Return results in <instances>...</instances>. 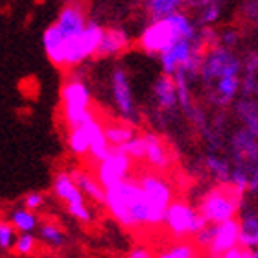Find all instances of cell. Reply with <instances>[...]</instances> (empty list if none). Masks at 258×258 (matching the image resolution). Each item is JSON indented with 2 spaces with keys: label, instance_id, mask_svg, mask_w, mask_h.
Returning <instances> with one entry per match:
<instances>
[{
  "label": "cell",
  "instance_id": "22",
  "mask_svg": "<svg viewBox=\"0 0 258 258\" xmlns=\"http://www.w3.org/2000/svg\"><path fill=\"white\" fill-rule=\"evenodd\" d=\"M85 124L69 129V135H67V146H69L70 153L76 157H87L89 155V150H91L89 133H87Z\"/></svg>",
  "mask_w": 258,
  "mask_h": 258
},
{
  "label": "cell",
  "instance_id": "6",
  "mask_svg": "<svg viewBox=\"0 0 258 258\" xmlns=\"http://www.w3.org/2000/svg\"><path fill=\"white\" fill-rule=\"evenodd\" d=\"M242 194L232 188H214L205 194L198 210L201 212L207 225H221L225 221L236 220Z\"/></svg>",
  "mask_w": 258,
  "mask_h": 258
},
{
  "label": "cell",
  "instance_id": "29",
  "mask_svg": "<svg viewBox=\"0 0 258 258\" xmlns=\"http://www.w3.org/2000/svg\"><path fill=\"white\" fill-rule=\"evenodd\" d=\"M120 150L124 151L125 155L129 159H133V161H142L146 159V142H144V137L140 135V137H135L131 142H127L125 146H122Z\"/></svg>",
  "mask_w": 258,
  "mask_h": 258
},
{
  "label": "cell",
  "instance_id": "16",
  "mask_svg": "<svg viewBox=\"0 0 258 258\" xmlns=\"http://www.w3.org/2000/svg\"><path fill=\"white\" fill-rule=\"evenodd\" d=\"M43 48L44 54L55 67H64V41L63 33L57 24H50L43 32Z\"/></svg>",
  "mask_w": 258,
  "mask_h": 258
},
{
  "label": "cell",
  "instance_id": "21",
  "mask_svg": "<svg viewBox=\"0 0 258 258\" xmlns=\"http://www.w3.org/2000/svg\"><path fill=\"white\" fill-rule=\"evenodd\" d=\"M10 223L15 227V231L19 232V234H33V231H37L39 227H41L37 214L26 210L24 207L11 210Z\"/></svg>",
  "mask_w": 258,
  "mask_h": 258
},
{
  "label": "cell",
  "instance_id": "14",
  "mask_svg": "<svg viewBox=\"0 0 258 258\" xmlns=\"http://www.w3.org/2000/svg\"><path fill=\"white\" fill-rule=\"evenodd\" d=\"M131 37L124 28H105L96 57H116L129 48Z\"/></svg>",
  "mask_w": 258,
  "mask_h": 258
},
{
  "label": "cell",
  "instance_id": "12",
  "mask_svg": "<svg viewBox=\"0 0 258 258\" xmlns=\"http://www.w3.org/2000/svg\"><path fill=\"white\" fill-rule=\"evenodd\" d=\"M238 245H240V223L238 220H231L221 225H216V236L209 253L220 258L221 254H225L227 251H231Z\"/></svg>",
  "mask_w": 258,
  "mask_h": 258
},
{
  "label": "cell",
  "instance_id": "35",
  "mask_svg": "<svg viewBox=\"0 0 258 258\" xmlns=\"http://www.w3.org/2000/svg\"><path fill=\"white\" fill-rule=\"evenodd\" d=\"M245 253H247V251L238 245V247L231 249V251H227L225 254H221L220 258H245Z\"/></svg>",
  "mask_w": 258,
  "mask_h": 258
},
{
  "label": "cell",
  "instance_id": "4",
  "mask_svg": "<svg viewBox=\"0 0 258 258\" xmlns=\"http://www.w3.org/2000/svg\"><path fill=\"white\" fill-rule=\"evenodd\" d=\"M61 103H63V116L69 129L83 125L94 113L91 111V89L80 78H69L61 87Z\"/></svg>",
  "mask_w": 258,
  "mask_h": 258
},
{
  "label": "cell",
  "instance_id": "31",
  "mask_svg": "<svg viewBox=\"0 0 258 258\" xmlns=\"http://www.w3.org/2000/svg\"><path fill=\"white\" fill-rule=\"evenodd\" d=\"M37 245V238L33 234H19V240L15 243V253L22 254V256H30L35 251Z\"/></svg>",
  "mask_w": 258,
  "mask_h": 258
},
{
  "label": "cell",
  "instance_id": "30",
  "mask_svg": "<svg viewBox=\"0 0 258 258\" xmlns=\"http://www.w3.org/2000/svg\"><path fill=\"white\" fill-rule=\"evenodd\" d=\"M207 166L210 168V172L214 173L218 179H221V181H229V183H231V168H229L227 161L218 159L216 155H209L207 157Z\"/></svg>",
  "mask_w": 258,
  "mask_h": 258
},
{
  "label": "cell",
  "instance_id": "25",
  "mask_svg": "<svg viewBox=\"0 0 258 258\" xmlns=\"http://www.w3.org/2000/svg\"><path fill=\"white\" fill-rule=\"evenodd\" d=\"M39 238L44 245L52 249H61L64 245V232L55 223H43L39 227Z\"/></svg>",
  "mask_w": 258,
  "mask_h": 258
},
{
  "label": "cell",
  "instance_id": "33",
  "mask_svg": "<svg viewBox=\"0 0 258 258\" xmlns=\"http://www.w3.org/2000/svg\"><path fill=\"white\" fill-rule=\"evenodd\" d=\"M238 32L236 30H223L220 35V44L221 46H227V48H232L234 44L238 43Z\"/></svg>",
  "mask_w": 258,
  "mask_h": 258
},
{
  "label": "cell",
  "instance_id": "24",
  "mask_svg": "<svg viewBox=\"0 0 258 258\" xmlns=\"http://www.w3.org/2000/svg\"><path fill=\"white\" fill-rule=\"evenodd\" d=\"M201 8H199L198 17L194 19L196 24H198L201 30H207V28H212V24L220 21L221 17V6L218 2H201Z\"/></svg>",
  "mask_w": 258,
  "mask_h": 258
},
{
  "label": "cell",
  "instance_id": "3",
  "mask_svg": "<svg viewBox=\"0 0 258 258\" xmlns=\"http://www.w3.org/2000/svg\"><path fill=\"white\" fill-rule=\"evenodd\" d=\"M57 28L63 33L64 41V67H78L85 61L83 48H81V35L85 32L87 11L81 4H64L61 8L57 21Z\"/></svg>",
  "mask_w": 258,
  "mask_h": 258
},
{
  "label": "cell",
  "instance_id": "32",
  "mask_svg": "<svg viewBox=\"0 0 258 258\" xmlns=\"http://www.w3.org/2000/svg\"><path fill=\"white\" fill-rule=\"evenodd\" d=\"M22 203H24V209L30 210V212H35V210L43 209L44 203H46V196L43 192H28L22 199Z\"/></svg>",
  "mask_w": 258,
  "mask_h": 258
},
{
  "label": "cell",
  "instance_id": "7",
  "mask_svg": "<svg viewBox=\"0 0 258 258\" xmlns=\"http://www.w3.org/2000/svg\"><path fill=\"white\" fill-rule=\"evenodd\" d=\"M164 225L173 238L184 242V238H194L203 227H207V221L196 207L175 199L164 214Z\"/></svg>",
  "mask_w": 258,
  "mask_h": 258
},
{
  "label": "cell",
  "instance_id": "23",
  "mask_svg": "<svg viewBox=\"0 0 258 258\" xmlns=\"http://www.w3.org/2000/svg\"><path fill=\"white\" fill-rule=\"evenodd\" d=\"M105 137H107L111 148H122L137 137L135 127L129 124H109L105 125Z\"/></svg>",
  "mask_w": 258,
  "mask_h": 258
},
{
  "label": "cell",
  "instance_id": "37",
  "mask_svg": "<svg viewBox=\"0 0 258 258\" xmlns=\"http://www.w3.org/2000/svg\"><path fill=\"white\" fill-rule=\"evenodd\" d=\"M196 258H216V256H212V254H210V253H199Z\"/></svg>",
  "mask_w": 258,
  "mask_h": 258
},
{
  "label": "cell",
  "instance_id": "17",
  "mask_svg": "<svg viewBox=\"0 0 258 258\" xmlns=\"http://www.w3.org/2000/svg\"><path fill=\"white\" fill-rule=\"evenodd\" d=\"M70 175H72L76 186L81 190V194L85 198L92 199L98 205H105V188L98 183L96 177H92L91 173H87L85 170H72Z\"/></svg>",
  "mask_w": 258,
  "mask_h": 258
},
{
  "label": "cell",
  "instance_id": "1",
  "mask_svg": "<svg viewBox=\"0 0 258 258\" xmlns=\"http://www.w3.org/2000/svg\"><path fill=\"white\" fill-rule=\"evenodd\" d=\"M105 207L109 214L125 229L157 227L164 223V214L157 212L142 192L139 179H131L105 190Z\"/></svg>",
  "mask_w": 258,
  "mask_h": 258
},
{
  "label": "cell",
  "instance_id": "36",
  "mask_svg": "<svg viewBox=\"0 0 258 258\" xmlns=\"http://www.w3.org/2000/svg\"><path fill=\"white\" fill-rule=\"evenodd\" d=\"M245 258H258V249H245Z\"/></svg>",
  "mask_w": 258,
  "mask_h": 258
},
{
  "label": "cell",
  "instance_id": "27",
  "mask_svg": "<svg viewBox=\"0 0 258 258\" xmlns=\"http://www.w3.org/2000/svg\"><path fill=\"white\" fill-rule=\"evenodd\" d=\"M17 240H19V232L10 223V220H0V249L2 251L15 249Z\"/></svg>",
  "mask_w": 258,
  "mask_h": 258
},
{
  "label": "cell",
  "instance_id": "20",
  "mask_svg": "<svg viewBox=\"0 0 258 258\" xmlns=\"http://www.w3.org/2000/svg\"><path fill=\"white\" fill-rule=\"evenodd\" d=\"M183 6L184 2H181V0H150L144 4V10L148 13L150 22H157L177 13V11H183L181 10Z\"/></svg>",
  "mask_w": 258,
  "mask_h": 258
},
{
  "label": "cell",
  "instance_id": "18",
  "mask_svg": "<svg viewBox=\"0 0 258 258\" xmlns=\"http://www.w3.org/2000/svg\"><path fill=\"white\" fill-rule=\"evenodd\" d=\"M142 137L146 142V161L159 172L166 170L170 166V157H168V151L162 144V140L155 133H146Z\"/></svg>",
  "mask_w": 258,
  "mask_h": 258
},
{
  "label": "cell",
  "instance_id": "13",
  "mask_svg": "<svg viewBox=\"0 0 258 258\" xmlns=\"http://www.w3.org/2000/svg\"><path fill=\"white\" fill-rule=\"evenodd\" d=\"M153 102L162 113H172L179 107V96L175 81L170 76L161 74L153 83Z\"/></svg>",
  "mask_w": 258,
  "mask_h": 258
},
{
  "label": "cell",
  "instance_id": "19",
  "mask_svg": "<svg viewBox=\"0 0 258 258\" xmlns=\"http://www.w3.org/2000/svg\"><path fill=\"white\" fill-rule=\"evenodd\" d=\"M103 33H105V28L96 21H89L85 32L81 35V48H83V55L85 59L89 57H94L98 54V48L102 44Z\"/></svg>",
  "mask_w": 258,
  "mask_h": 258
},
{
  "label": "cell",
  "instance_id": "26",
  "mask_svg": "<svg viewBox=\"0 0 258 258\" xmlns=\"http://www.w3.org/2000/svg\"><path fill=\"white\" fill-rule=\"evenodd\" d=\"M196 249L198 247L194 242H179L162 249L161 253L157 254V258H196L198 256Z\"/></svg>",
  "mask_w": 258,
  "mask_h": 258
},
{
  "label": "cell",
  "instance_id": "5",
  "mask_svg": "<svg viewBox=\"0 0 258 258\" xmlns=\"http://www.w3.org/2000/svg\"><path fill=\"white\" fill-rule=\"evenodd\" d=\"M242 67L243 64L240 57L231 48L214 44L207 54H203L201 67H199V80L203 81L207 89H212L223 78L240 76Z\"/></svg>",
  "mask_w": 258,
  "mask_h": 258
},
{
  "label": "cell",
  "instance_id": "28",
  "mask_svg": "<svg viewBox=\"0 0 258 258\" xmlns=\"http://www.w3.org/2000/svg\"><path fill=\"white\" fill-rule=\"evenodd\" d=\"M214 236H216V225L203 227V229L194 236V243H196L198 251H201V253H209L210 245H212V242H214Z\"/></svg>",
  "mask_w": 258,
  "mask_h": 258
},
{
  "label": "cell",
  "instance_id": "15",
  "mask_svg": "<svg viewBox=\"0 0 258 258\" xmlns=\"http://www.w3.org/2000/svg\"><path fill=\"white\" fill-rule=\"evenodd\" d=\"M85 125H87V133H89V144H91L89 157L94 162H102L109 155V151L113 150L111 144H109L107 137H105V125L100 124L96 116L89 120Z\"/></svg>",
  "mask_w": 258,
  "mask_h": 258
},
{
  "label": "cell",
  "instance_id": "2",
  "mask_svg": "<svg viewBox=\"0 0 258 258\" xmlns=\"http://www.w3.org/2000/svg\"><path fill=\"white\" fill-rule=\"evenodd\" d=\"M181 39L203 41L201 28L184 11H177L166 19H162V21L150 22L140 33L139 44L146 54L159 57Z\"/></svg>",
  "mask_w": 258,
  "mask_h": 258
},
{
  "label": "cell",
  "instance_id": "9",
  "mask_svg": "<svg viewBox=\"0 0 258 258\" xmlns=\"http://www.w3.org/2000/svg\"><path fill=\"white\" fill-rule=\"evenodd\" d=\"M111 94H113L114 107L118 114L127 122L129 125H135L140 120L137 102L133 96L131 81H129L127 70L122 64H116L111 72Z\"/></svg>",
  "mask_w": 258,
  "mask_h": 258
},
{
  "label": "cell",
  "instance_id": "11",
  "mask_svg": "<svg viewBox=\"0 0 258 258\" xmlns=\"http://www.w3.org/2000/svg\"><path fill=\"white\" fill-rule=\"evenodd\" d=\"M139 184L142 192L146 194L148 201L153 205V209L161 214H166L168 207L175 201L173 188L168 183V179H164L159 173H142L139 177Z\"/></svg>",
  "mask_w": 258,
  "mask_h": 258
},
{
  "label": "cell",
  "instance_id": "34",
  "mask_svg": "<svg viewBox=\"0 0 258 258\" xmlns=\"http://www.w3.org/2000/svg\"><path fill=\"white\" fill-rule=\"evenodd\" d=\"M127 258H157V256H153V253H151V251L148 247L137 245V247H133L127 253Z\"/></svg>",
  "mask_w": 258,
  "mask_h": 258
},
{
  "label": "cell",
  "instance_id": "10",
  "mask_svg": "<svg viewBox=\"0 0 258 258\" xmlns=\"http://www.w3.org/2000/svg\"><path fill=\"white\" fill-rule=\"evenodd\" d=\"M131 166H133V159H129L120 148H113L102 162H98V183L102 184L105 190L113 188L116 184L127 181L129 173H131Z\"/></svg>",
  "mask_w": 258,
  "mask_h": 258
},
{
  "label": "cell",
  "instance_id": "8",
  "mask_svg": "<svg viewBox=\"0 0 258 258\" xmlns=\"http://www.w3.org/2000/svg\"><path fill=\"white\" fill-rule=\"evenodd\" d=\"M52 192L59 201L67 205V210L72 218L81 223H91L92 212L85 203V196L76 186L70 172H57L52 181Z\"/></svg>",
  "mask_w": 258,
  "mask_h": 258
}]
</instances>
